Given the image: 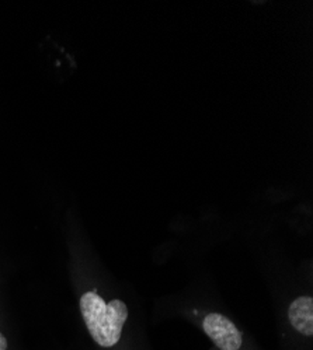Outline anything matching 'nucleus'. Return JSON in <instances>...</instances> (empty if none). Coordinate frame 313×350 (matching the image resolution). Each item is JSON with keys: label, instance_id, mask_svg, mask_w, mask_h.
<instances>
[{"label": "nucleus", "instance_id": "nucleus-4", "mask_svg": "<svg viewBox=\"0 0 313 350\" xmlns=\"http://www.w3.org/2000/svg\"><path fill=\"white\" fill-rule=\"evenodd\" d=\"M0 350H8V340L3 334H0Z\"/></svg>", "mask_w": 313, "mask_h": 350}, {"label": "nucleus", "instance_id": "nucleus-2", "mask_svg": "<svg viewBox=\"0 0 313 350\" xmlns=\"http://www.w3.org/2000/svg\"><path fill=\"white\" fill-rule=\"evenodd\" d=\"M203 329L221 350H239L243 338L229 318L219 312H210L203 319Z\"/></svg>", "mask_w": 313, "mask_h": 350}, {"label": "nucleus", "instance_id": "nucleus-1", "mask_svg": "<svg viewBox=\"0 0 313 350\" xmlns=\"http://www.w3.org/2000/svg\"><path fill=\"white\" fill-rule=\"evenodd\" d=\"M79 306L84 324L99 346L110 349L120 342L128 319V307L123 300L104 301L96 291H86Z\"/></svg>", "mask_w": 313, "mask_h": 350}, {"label": "nucleus", "instance_id": "nucleus-3", "mask_svg": "<svg viewBox=\"0 0 313 350\" xmlns=\"http://www.w3.org/2000/svg\"><path fill=\"white\" fill-rule=\"evenodd\" d=\"M288 319L299 334L310 338L313 335V299L310 296L295 299L288 308Z\"/></svg>", "mask_w": 313, "mask_h": 350}]
</instances>
